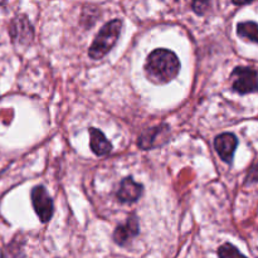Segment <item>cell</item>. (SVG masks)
Masks as SVG:
<instances>
[{
	"label": "cell",
	"instance_id": "obj_1",
	"mask_svg": "<svg viewBox=\"0 0 258 258\" xmlns=\"http://www.w3.org/2000/svg\"><path fill=\"white\" fill-rule=\"evenodd\" d=\"M146 77L156 85H166L173 81L180 71V60L176 54L165 48L153 50L146 58Z\"/></svg>",
	"mask_w": 258,
	"mask_h": 258
},
{
	"label": "cell",
	"instance_id": "obj_2",
	"mask_svg": "<svg viewBox=\"0 0 258 258\" xmlns=\"http://www.w3.org/2000/svg\"><path fill=\"white\" fill-rule=\"evenodd\" d=\"M121 29H122V20L121 19H113L106 23L95 37V40L88 49V55L92 59H101L105 57L117 42L121 34Z\"/></svg>",
	"mask_w": 258,
	"mask_h": 258
},
{
	"label": "cell",
	"instance_id": "obj_3",
	"mask_svg": "<svg viewBox=\"0 0 258 258\" xmlns=\"http://www.w3.org/2000/svg\"><path fill=\"white\" fill-rule=\"evenodd\" d=\"M232 88L239 95L258 92V71L252 67H236L232 72Z\"/></svg>",
	"mask_w": 258,
	"mask_h": 258
},
{
	"label": "cell",
	"instance_id": "obj_4",
	"mask_svg": "<svg viewBox=\"0 0 258 258\" xmlns=\"http://www.w3.org/2000/svg\"><path fill=\"white\" fill-rule=\"evenodd\" d=\"M32 204L33 208H34L35 213L39 217L40 222L42 223H47V222L50 221L53 216V201L49 197L48 191L45 190L44 186L38 185L34 186L32 189Z\"/></svg>",
	"mask_w": 258,
	"mask_h": 258
},
{
	"label": "cell",
	"instance_id": "obj_5",
	"mask_svg": "<svg viewBox=\"0 0 258 258\" xmlns=\"http://www.w3.org/2000/svg\"><path fill=\"white\" fill-rule=\"evenodd\" d=\"M169 133H170V127L166 123H161V125L145 130L139 136V148L143 150H150V149L163 146L164 144L168 143Z\"/></svg>",
	"mask_w": 258,
	"mask_h": 258
},
{
	"label": "cell",
	"instance_id": "obj_6",
	"mask_svg": "<svg viewBox=\"0 0 258 258\" xmlns=\"http://www.w3.org/2000/svg\"><path fill=\"white\" fill-rule=\"evenodd\" d=\"M237 146H238V140H237V136L232 133L221 134L214 139L216 151L218 153L219 158L227 164H231L233 161Z\"/></svg>",
	"mask_w": 258,
	"mask_h": 258
},
{
	"label": "cell",
	"instance_id": "obj_7",
	"mask_svg": "<svg viewBox=\"0 0 258 258\" xmlns=\"http://www.w3.org/2000/svg\"><path fill=\"white\" fill-rule=\"evenodd\" d=\"M140 232V226H139V219L135 214H130L123 224L116 227L113 232V241L118 246H125L133 238H135Z\"/></svg>",
	"mask_w": 258,
	"mask_h": 258
},
{
	"label": "cell",
	"instance_id": "obj_8",
	"mask_svg": "<svg viewBox=\"0 0 258 258\" xmlns=\"http://www.w3.org/2000/svg\"><path fill=\"white\" fill-rule=\"evenodd\" d=\"M144 186L141 184L136 183L131 176L122 179L120 183V188H118L117 193H116V198L118 199L120 203H135L140 199L143 196Z\"/></svg>",
	"mask_w": 258,
	"mask_h": 258
},
{
	"label": "cell",
	"instance_id": "obj_9",
	"mask_svg": "<svg viewBox=\"0 0 258 258\" xmlns=\"http://www.w3.org/2000/svg\"><path fill=\"white\" fill-rule=\"evenodd\" d=\"M10 35L13 39L23 44H27L33 39V28L27 17L18 15L13 19L10 25Z\"/></svg>",
	"mask_w": 258,
	"mask_h": 258
},
{
	"label": "cell",
	"instance_id": "obj_10",
	"mask_svg": "<svg viewBox=\"0 0 258 258\" xmlns=\"http://www.w3.org/2000/svg\"><path fill=\"white\" fill-rule=\"evenodd\" d=\"M88 131H90V146L93 154L97 156H105L110 154L112 150V145L106 139L105 134L95 127H91Z\"/></svg>",
	"mask_w": 258,
	"mask_h": 258
},
{
	"label": "cell",
	"instance_id": "obj_11",
	"mask_svg": "<svg viewBox=\"0 0 258 258\" xmlns=\"http://www.w3.org/2000/svg\"><path fill=\"white\" fill-rule=\"evenodd\" d=\"M237 34L258 44V23L242 22L237 25Z\"/></svg>",
	"mask_w": 258,
	"mask_h": 258
},
{
	"label": "cell",
	"instance_id": "obj_12",
	"mask_svg": "<svg viewBox=\"0 0 258 258\" xmlns=\"http://www.w3.org/2000/svg\"><path fill=\"white\" fill-rule=\"evenodd\" d=\"M218 257L219 258H247L244 254H242L233 244L224 243L218 248Z\"/></svg>",
	"mask_w": 258,
	"mask_h": 258
},
{
	"label": "cell",
	"instance_id": "obj_13",
	"mask_svg": "<svg viewBox=\"0 0 258 258\" xmlns=\"http://www.w3.org/2000/svg\"><path fill=\"white\" fill-rule=\"evenodd\" d=\"M258 181V161L254 163L252 165V168L249 169L248 175H247L246 179V184H251V183H257Z\"/></svg>",
	"mask_w": 258,
	"mask_h": 258
},
{
	"label": "cell",
	"instance_id": "obj_14",
	"mask_svg": "<svg viewBox=\"0 0 258 258\" xmlns=\"http://www.w3.org/2000/svg\"><path fill=\"white\" fill-rule=\"evenodd\" d=\"M208 8H209V3H207V2H196V3H193L194 12H196L197 14H199V15H203L204 13L208 10Z\"/></svg>",
	"mask_w": 258,
	"mask_h": 258
}]
</instances>
